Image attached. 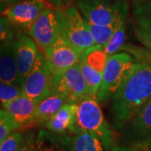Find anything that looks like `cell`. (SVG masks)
I'll list each match as a JSON object with an SVG mask.
<instances>
[{
  "label": "cell",
  "instance_id": "cell-4",
  "mask_svg": "<svg viewBox=\"0 0 151 151\" xmlns=\"http://www.w3.org/2000/svg\"><path fill=\"white\" fill-rule=\"evenodd\" d=\"M62 35L82 52L96 45L86 20L75 6L55 9Z\"/></svg>",
  "mask_w": 151,
  "mask_h": 151
},
{
  "label": "cell",
  "instance_id": "cell-21",
  "mask_svg": "<svg viewBox=\"0 0 151 151\" xmlns=\"http://www.w3.org/2000/svg\"><path fill=\"white\" fill-rule=\"evenodd\" d=\"M134 18L136 25L151 28V0H134Z\"/></svg>",
  "mask_w": 151,
  "mask_h": 151
},
{
  "label": "cell",
  "instance_id": "cell-3",
  "mask_svg": "<svg viewBox=\"0 0 151 151\" xmlns=\"http://www.w3.org/2000/svg\"><path fill=\"white\" fill-rule=\"evenodd\" d=\"M77 125L97 135L108 150L115 147L113 130L104 118L97 98L87 97L78 103Z\"/></svg>",
  "mask_w": 151,
  "mask_h": 151
},
{
  "label": "cell",
  "instance_id": "cell-26",
  "mask_svg": "<svg viewBox=\"0 0 151 151\" xmlns=\"http://www.w3.org/2000/svg\"><path fill=\"white\" fill-rule=\"evenodd\" d=\"M24 135L21 132H13L0 142V151H18L21 145Z\"/></svg>",
  "mask_w": 151,
  "mask_h": 151
},
{
  "label": "cell",
  "instance_id": "cell-33",
  "mask_svg": "<svg viewBox=\"0 0 151 151\" xmlns=\"http://www.w3.org/2000/svg\"><path fill=\"white\" fill-rule=\"evenodd\" d=\"M150 150H151V145H150Z\"/></svg>",
  "mask_w": 151,
  "mask_h": 151
},
{
  "label": "cell",
  "instance_id": "cell-14",
  "mask_svg": "<svg viewBox=\"0 0 151 151\" xmlns=\"http://www.w3.org/2000/svg\"><path fill=\"white\" fill-rule=\"evenodd\" d=\"M0 81L9 84L22 86L19 77L15 58V36L4 43H1Z\"/></svg>",
  "mask_w": 151,
  "mask_h": 151
},
{
  "label": "cell",
  "instance_id": "cell-6",
  "mask_svg": "<svg viewBox=\"0 0 151 151\" xmlns=\"http://www.w3.org/2000/svg\"><path fill=\"white\" fill-rule=\"evenodd\" d=\"M53 73L42 51H39L32 69L22 84L23 94L41 102L51 94Z\"/></svg>",
  "mask_w": 151,
  "mask_h": 151
},
{
  "label": "cell",
  "instance_id": "cell-20",
  "mask_svg": "<svg viewBox=\"0 0 151 151\" xmlns=\"http://www.w3.org/2000/svg\"><path fill=\"white\" fill-rule=\"evenodd\" d=\"M127 18L128 15L120 17L117 20L116 29L113 35L105 47H103L104 51L109 57L110 55L118 53L124 45L126 40V26H127Z\"/></svg>",
  "mask_w": 151,
  "mask_h": 151
},
{
  "label": "cell",
  "instance_id": "cell-18",
  "mask_svg": "<svg viewBox=\"0 0 151 151\" xmlns=\"http://www.w3.org/2000/svg\"><path fill=\"white\" fill-rule=\"evenodd\" d=\"M74 151H108L97 135L77 128L70 134Z\"/></svg>",
  "mask_w": 151,
  "mask_h": 151
},
{
  "label": "cell",
  "instance_id": "cell-10",
  "mask_svg": "<svg viewBox=\"0 0 151 151\" xmlns=\"http://www.w3.org/2000/svg\"><path fill=\"white\" fill-rule=\"evenodd\" d=\"M29 35L42 50L62 36L55 10L46 8L27 29Z\"/></svg>",
  "mask_w": 151,
  "mask_h": 151
},
{
  "label": "cell",
  "instance_id": "cell-28",
  "mask_svg": "<svg viewBox=\"0 0 151 151\" xmlns=\"http://www.w3.org/2000/svg\"><path fill=\"white\" fill-rule=\"evenodd\" d=\"M135 37L145 48L151 50V28L141 27L134 24V27Z\"/></svg>",
  "mask_w": 151,
  "mask_h": 151
},
{
  "label": "cell",
  "instance_id": "cell-17",
  "mask_svg": "<svg viewBox=\"0 0 151 151\" xmlns=\"http://www.w3.org/2000/svg\"><path fill=\"white\" fill-rule=\"evenodd\" d=\"M66 103H69L65 96L51 93L38 104L32 124H44Z\"/></svg>",
  "mask_w": 151,
  "mask_h": 151
},
{
  "label": "cell",
  "instance_id": "cell-25",
  "mask_svg": "<svg viewBox=\"0 0 151 151\" xmlns=\"http://www.w3.org/2000/svg\"><path fill=\"white\" fill-rule=\"evenodd\" d=\"M120 50H124L125 52L129 53L139 62L145 63L151 65V50L149 49L134 45L124 44Z\"/></svg>",
  "mask_w": 151,
  "mask_h": 151
},
{
  "label": "cell",
  "instance_id": "cell-32",
  "mask_svg": "<svg viewBox=\"0 0 151 151\" xmlns=\"http://www.w3.org/2000/svg\"><path fill=\"white\" fill-rule=\"evenodd\" d=\"M20 1H23V0H1V12L6 9L8 7L14 5Z\"/></svg>",
  "mask_w": 151,
  "mask_h": 151
},
{
  "label": "cell",
  "instance_id": "cell-12",
  "mask_svg": "<svg viewBox=\"0 0 151 151\" xmlns=\"http://www.w3.org/2000/svg\"><path fill=\"white\" fill-rule=\"evenodd\" d=\"M38 52L36 43L32 38L20 30H16L15 58L19 77L22 84L32 69Z\"/></svg>",
  "mask_w": 151,
  "mask_h": 151
},
{
  "label": "cell",
  "instance_id": "cell-13",
  "mask_svg": "<svg viewBox=\"0 0 151 151\" xmlns=\"http://www.w3.org/2000/svg\"><path fill=\"white\" fill-rule=\"evenodd\" d=\"M77 103H66L43 125L55 134L70 135L77 128Z\"/></svg>",
  "mask_w": 151,
  "mask_h": 151
},
{
  "label": "cell",
  "instance_id": "cell-8",
  "mask_svg": "<svg viewBox=\"0 0 151 151\" xmlns=\"http://www.w3.org/2000/svg\"><path fill=\"white\" fill-rule=\"evenodd\" d=\"M119 131L123 142L131 147L151 145V98Z\"/></svg>",
  "mask_w": 151,
  "mask_h": 151
},
{
  "label": "cell",
  "instance_id": "cell-16",
  "mask_svg": "<svg viewBox=\"0 0 151 151\" xmlns=\"http://www.w3.org/2000/svg\"><path fill=\"white\" fill-rule=\"evenodd\" d=\"M37 151H74L71 136L40 129L36 136Z\"/></svg>",
  "mask_w": 151,
  "mask_h": 151
},
{
  "label": "cell",
  "instance_id": "cell-30",
  "mask_svg": "<svg viewBox=\"0 0 151 151\" xmlns=\"http://www.w3.org/2000/svg\"><path fill=\"white\" fill-rule=\"evenodd\" d=\"M48 3L55 9H64L70 7L73 0H47Z\"/></svg>",
  "mask_w": 151,
  "mask_h": 151
},
{
  "label": "cell",
  "instance_id": "cell-27",
  "mask_svg": "<svg viewBox=\"0 0 151 151\" xmlns=\"http://www.w3.org/2000/svg\"><path fill=\"white\" fill-rule=\"evenodd\" d=\"M16 35V29L13 27L11 21L4 16H1L0 19V40L1 43L14 38Z\"/></svg>",
  "mask_w": 151,
  "mask_h": 151
},
{
  "label": "cell",
  "instance_id": "cell-22",
  "mask_svg": "<svg viewBox=\"0 0 151 151\" xmlns=\"http://www.w3.org/2000/svg\"><path fill=\"white\" fill-rule=\"evenodd\" d=\"M86 23L90 29V31L92 33V36L95 40L96 45L105 47L114 34L117 21L112 24H106V25L91 24L87 21Z\"/></svg>",
  "mask_w": 151,
  "mask_h": 151
},
{
  "label": "cell",
  "instance_id": "cell-11",
  "mask_svg": "<svg viewBox=\"0 0 151 151\" xmlns=\"http://www.w3.org/2000/svg\"><path fill=\"white\" fill-rule=\"evenodd\" d=\"M45 9L44 0H23L1 12V16L6 17L17 26L28 29Z\"/></svg>",
  "mask_w": 151,
  "mask_h": 151
},
{
  "label": "cell",
  "instance_id": "cell-9",
  "mask_svg": "<svg viewBox=\"0 0 151 151\" xmlns=\"http://www.w3.org/2000/svg\"><path fill=\"white\" fill-rule=\"evenodd\" d=\"M82 53L80 49L63 35L52 45L44 50V54L48 60L53 75L63 73L76 65L81 59Z\"/></svg>",
  "mask_w": 151,
  "mask_h": 151
},
{
  "label": "cell",
  "instance_id": "cell-7",
  "mask_svg": "<svg viewBox=\"0 0 151 151\" xmlns=\"http://www.w3.org/2000/svg\"><path fill=\"white\" fill-rule=\"evenodd\" d=\"M51 93L61 94L67 98L69 103L77 104L85 97H91L79 63L63 73L53 75Z\"/></svg>",
  "mask_w": 151,
  "mask_h": 151
},
{
  "label": "cell",
  "instance_id": "cell-2",
  "mask_svg": "<svg viewBox=\"0 0 151 151\" xmlns=\"http://www.w3.org/2000/svg\"><path fill=\"white\" fill-rule=\"evenodd\" d=\"M137 60L128 52H118L110 55L103 70V80L97 94L98 103L107 102L129 76Z\"/></svg>",
  "mask_w": 151,
  "mask_h": 151
},
{
  "label": "cell",
  "instance_id": "cell-5",
  "mask_svg": "<svg viewBox=\"0 0 151 151\" xmlns=\"http://www.w3.org/2000/svg\"><path fill=\"white\" fill-rule=\"evenodd\" d=\"M76 6L86 21L95 24H112L129 14V0H76Z\"/></svg>",
  "mask_w": 151,
  "mask_h": 151
},
{
  "label": "cell",
  "instance_id": "cell-1",
  "mask_svg": "<svg viewBox=\"0 0 151 151\" xmlns=\"http://www.w3.org/2000/svg\"><path fill=\"white\" fill-rule=\"evenodd\" d=\"M151 98V65L137 61L127 80L111 98L109 116L120 130Z\"/></svg>",
  "mask_w": 151,
  "mask_h": 151
},
{
  "label": "cell",
  "instance_id": "cell-29",
  "mask_svg": "<svg viewBox=\"0 0 151 151\" xmlns=\"http://www.w3.org/2000/svg\"><path fill=\"white\" fill-rule=\"evenodd\" d=\"M18 151H37L36 138L35 139L33 134L29 133L24 135L21 145Z\"/></svg>",
  "mask_w": 151,
  "mask_h": 151
},
{
  "label": "cell",
  "instance_id": "cell-24",
  "mask_svg": "<svg viewBox=\"0 0 151 151\" xmlns=\"http://www.w3.org/2000/svg\"><path fill=\"white\" fill-rule=\"evenodd\" d=\"M23 94L22 86L0 82V101L2 107Z\"/></svg>",
  "mask_w": 151,
  "mask_h": 151
},
{
  "label": "cell",
  "instance_id": "cell-19",
  "mask_svg": "<svg viewBox=\"0 0 151 151\" xmlns=\"http://www.w3.org/2000/svg\"><path fill=\"white\" fill-rule=\"evenodd\" d=\"M78 63L81 67V73L84 76L88 86L90 96L96 98L102 83L103 72L97 70L92 65H90L82 55Z\"/></svg>",
  "mask_w": 151,
  "mask_h": 151
},
{
  "label": "cell",
  "instance_id": "cell-31",
  "mask_svg": "<svg viewBox=\"0 0 151 151\" xmlns=\"http://www.w3.org/2000/svg\"><path fill=\"white\" fill-rule=\"evenodd\" d=\"M112 151H144L135 147L131 146H115L113 147Z\"/></svg>",
  "mask_w": 151,
  "mask_h": 151
},
{
  "label": "cell",
  "instance_id": "cell-15",
  "mask_svg": "<svg viewBox=\"0 0 151 151\" xmlns=\"http://www.w3.org/2000/svg\"><path fill=\"white\" fill-rule=\"evenodd\" d=\"M39 103L40 102L36 100L22 94L16 99L7 103L4 108L20 127H24L33 123Z\"/></svg>",
  "mask_w": 151,
  "mask_h": 151
},
{
  "label": "cell",
  "instance_id": "cell-23",
  "mask_svg": "<svg viewBox=\"0 0 151 151\" xmlns=\"http://www.w3.org/2000/svg\"><path fill=\"white\" fill-rule=\"evenodd\" d=\"M21 128L4 108L0 111V142L6 139L13 132Z\"/></svg>",
  "mask_w": 151,
  "mask_h": 151
}]
</instances>
